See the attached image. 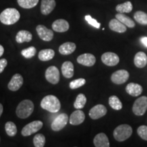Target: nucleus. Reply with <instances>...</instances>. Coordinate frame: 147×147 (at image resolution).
Segmentation results:
<instances>
[{
  "mask_svg": "<svg viewBox=\"0 0 147 147\" xmlns=\"http://www.w3.org/2000/svg\"><path fill=\"white\" fill-rule=\"evenodd\" d=\"M20 17L21 14L16 8H8L0 14V21L5 25H13L18 21Z\"/></svg>",
  "mask_w": 147,
  "mask_h": 147,
  "instance_id": "f257e3e1",
  "label": "nucleus"
},
{
  "mask_svg": "<svg viewBox=\"0 0 147 147\" xmlns=\"http://www.w3.org/2000/svg\"><path fill=\"white\" fill-rule=\"evenodd\" d=\"M42 108L52 113H56L61 109L60 101L56 96L53 95L44 97L40 103Z\"/></svg>",
  "mask_w": 147,
  "mask_h": 147,
  "instance_id": "f03ea898",
  "label": "nucleus"
},
{
  "mask_svg": "<svg viewBox=\"0 0 147 147\" xmlns=\"http://www.w3.org/2000/svg\"><path fill=\"white\" fill-rule=\"evenodd\" d=\"M34 104L29 100H23L18 104L16 109V114L20 119H27L33 113Z\"/></svg>",
  "mask_w": 147,
  "mask_h": 147,
  "instance_id": "7ed1b4c3",
  "label": "nucleus"
},
{
  "mask_svg": "<svg viewBox=\"0 0 147 147\" xmlns=\"http://www.w3.org/2000/svg\"><path fill=\"white\" fill-rule=\"evenodd\" d=\"M132 132L133 130L131 126L127 124H123L115 128L113 132V136L116 140L123 142L131 136Z\"/></svg>",
  "mask_w": 147,
  "mask_h": 147,
  "instance_id": "20e7f679",
  "label": "nucleus"
},
{
  "mask_svg": "<svg viewBox=\"0 0 147 147\" xmlns=\"http://www.w3.org/2000/svg\"><path fill=\"white\" fill-rule=\"evenodd\" d=\"M147 110V97L142 96L138 98L134 102L132 110L137 116H142Z\"/></svg>",
  "mask_w": 147,
  "mask_h": 147,
  "instance_id": "39448f33",
  "label": "nucleus"
},
{
  "mask_svg": "<svg viewBox=\"0 0 147 147\" xmlns=\"http://www.w3.org/2000/svg\"><path fill=\"white\" fill-rule=\"evenodd\" d=\"M43 123L41 121H32L24 127L21 131V134L25 137L29 136L41 129Z\"/></svg>",
  "mask_w": 147,
  "mask_h": 147,
  "instance_id": "423d86ee",
  "label": "nucleus"
},
{
  "mask_svg": "<svg viewBox=\"0 0 147 147\" xmlns=\"http://www.w3.org/2000/svg\"><path fill=\"white\" fill-rule=\"evenodd\" d=\"M68 116L65 113H61L53 120L51 123V128L53 131H59L63 129L68 122Z\"/></svg>",
  "mask_w": 147,
  "mask_h": 147,
  "instance_id": "0eeeda50",
  "label": "nucleus"
},
{
  "mask_svg": "<svg viewBox=\"0 0 147 147\" xmlns=\"http://www.w3.org/2000/svg\"><path fill=\"white\" fill-rule=\"evenodd\" d=\"M45 77L48 82L53 84H57L60 80L59 71L56 66H50L46 70Z\"/></svg>",
  "mask_w": 147,
  "mask_h": 147,
  "instance_id": "6e6552de",
  "label": "nucleus"
},
{
  "mask_svg": "<svg viewBox=\"0 0 147 147\" xmlns=\"http://www.w3.org/2000/svg\"><path fill=\"white\" fill-rule=\"evenodd\" d=\"M129 74L125 69L116 71L111 76V80L116 84H121L125 82L129 79Z\"/></svg>",
  "mask_w": 147,
  "mask_h": 147,
  "instance_id": "1a4fd4ad",
  "label": "nucleus"
},
{
  "mask_svg": "<svg viewBox=\"0 0 147 147\" xmlns=\"http://www.w3.org/2000/svg\"><path fill=\"white\" fill-rule=\"evenodd\" d=\"M36 32L40 38L44 41L50 42L54 37L53 32L51 29H48L45 25H39L36 27Z\"/></svg>",
  "mask_w": 147,
  "mask_h": 147,
  "instance_id": "9d476101",
  "label": "nucleus"
},
{
  "mask_svg": "<svg viewBox=\"0 0 147 147\" xmlns=\"http://www.w3.org/2000/svg\"><path fill=\"white\" fill-rule=\"evenodd\" d=\"M102 61L108 66H115L119 63V56L115 53L107 52L102 55Z\"/></svg>",
  "mask_w": 147,
  "mask_h": 147,
  "instance_id": "9b49d317",
  "label": "nucleus"
},
{
  "mask_svg": "<svg viewBox=\"0 0 147 147\" xmlns=\"http://www.w3.org/2000/svg\"><path fill=\"white\" fill-rule=\"evenodd\" d=\"M106 113H107V109L105 106L102 104H97L90 110L89 115L92 119L95 120L105 116Z\"/></svg>",
  "mask_w": 147,
  "mask_h": 147,
  "instance_id": "f8f14e48",
  "label": "nucleus"
},
{
  "mask_svg": "<svg viewBox=\"0 0 147 147\" xmlns=\"http://www.w3.org/2000/svg\"><path fill=\"white\" fill-rule=\"evenodd\" d=\"M23 84V78L19 74H15L11 78L8 84L9 90L12 91H16L22 87Z\"/></svg>",
  "mask_w": 147,
  "mask_h": 147,
  "instance_id": "ddd939ff",
  "label": "nucleus"
},
{
  "mask_svg": "<svg viewBox=\"0 0 147 147\" xmlns=\"http://www.w3.org/2000/svg\"><path fill=\"white\" fill-rule=\"evenodd\" d=\"M77 62L82 65L91 67L96 62V59L93 55L90 54V53H84L80 55L77 58Z\"/></svg>",
  "mask_w": 147,
  "mask_h": 147,
  "instance_id": "4468645a",
  "label": "nucleus"
},
{
  "mask_svg": "<svg viewBox=\"0 0 147 147\" xmlns=\"http://www.w3.org/2000/svg\"><path fill=\"white\" fill-rule=\"evenodd\" d=\"M85 119L84 113L80 109H77L71 113L69 117V123L72 125H78L82 123Z\"/></svg>",
  "mask_w": 147,
  "mask_h": 147,
  "instance_id": "2eb2a0df",
  "label": "nucleus"
},
{
  "mask_svg": "<svg viewBox=\"0 0 147 147\" xmlns=\"http://www.w3.org/2000/svg\"><path fill=\"white\" fill-rule=\"evenodd\" d=\"M53 30L55 32L63 33L69 30V25L67 21L64 19H57L52 24Z\"/></svg>",
  "mask_w": 147,
  "mask_h": 147,
  "instance_id": "dca6fc26",
  "label": "nucleus"
},
{
  "mask_svg": "<svg viewBox=\"0 0 147 147\" xmlns=\"http://www.w3.org/2000/svg\"><path fill=\"white\" fill-rule=\"evenodd\" d=\"M56 5L55 0H42L40 10L42 14L48 15L53 12Z\"/></svg>",
  "mask_w": 147,
  "mask_h": 147,
  "instance_id": "f3484780",
  "label": "nucleus"
},
{
  "mask_svg": "<svg viewBox=\"0 0 147 147\" xmlns=\"http://www.w3.org/2000/svg\"><path fill=\"white\" fill-rule=\"evenodd\" d=\"M93 143L96 147H109L110 142L107 136L104 133L97 134L93 139Z\"/></svg>",
  "mask_w": 147,
  "mask_h": 147,
  "instance_id": "a211bd4d",
  "label": "nucleus"
},
{
  "mask_svg": "<svg viewBox=\"0 0 147 147\" xmlns=\"http://www.w3.org/2000/svg\"><path fill=\"white\" fill-rule=\"evenodd\" d=\"M125 91L129 95L134 97H137L142 93V87L140 84L131 82L127 85Z\"/></svg>",
  "mask_w": 147,
  "mask_h": 147,
  "instance_id": "6ab92c4d",
  "label": "nucleus"
},
{
  "mask_svg": "<svg viewBox=\"0 0 147 147\" xmlns=\"http://www.w3.org/2000/svg\"><path fill=\"white\" fill-rule=\"evenodd\" d=\"M109 27L111 30L118 33H124L127 31L125 25L117 18H113L110 21Z\"/></svg>",
  "mask_w": 147,
  "mask_h": 147,
  "instance_id": "aec40b11",
  "label": "nucleus"
},
{
  "mask_svg": "<svg viewBox=\"0 0 147 147\" xmlns=\"http://www.w3.org/2000/svg\"><path fill=\"white\" fill-rule=\"evenodd\" d=\"M76 46L73 42H65L61 45L59 47V51L61 55H69L74 53L76 50Z\"/></svg>",
  "mask_w": 147,
  "mask_h": 147,
  "instance_id": "412c9836",
  "label": "nucleus"
},
{
  "mask_svg": "<svg viewBox=\"0 0 147 147\" xmlns=\"http://www.w3.org/2000/svg\"><path fill=\"white\" fill-rule=\"evenodd\" d=\"M134 64L138 68H142L147 64V56L144 52H138L134 57Z\"/></svg>",
  "mask_w": 147,
  "mask_h": 147,
  "instance_id": "4be33fe9",
  "label": "nucleus"
},
{
  "mask_svg": "<svg viewBox=\"0 0 147 147\" xmlns=\"http://www.w3.org/2000/svg\"><path fill=\"white\" fill-rule=\"evenodd\" d=\"M61 71L63 76L66 78H70L74 76V65L71 61H65L62 64Z\"/></svg>",
  "mask_w": 147,
  "mask_h": 147,
  "instance_id": "5701e85b",
  "label": "nucleus"
},
{
  "mask_svg": "<svg viewBox=\"0 0 147 147\" xmlns=\"http://www.w3.org/2000/svg\"><path fill=\"white\" fill-rule=\"evenodd\" d=\"M32 34L27 30H21L17 33L16 36V41L18 43L29 42L32 41Z\"/></svg>",
  "mask_w": 147,
  "mask_h": 147,
  "instance_id": "b1692460",
  "label": "nucleus"
},
{
  "mask_svg": "<svg viewBox=\"0 0 147 147\" xmlns=\"http://www.w3.org/2000/svg\"><path fill=\"white\" fill-rule=\"evenodd\" d=\"M55 54V51L52 49H43L40 51L38 58L42 61H48L54 57Z\"/></svg>",
  "mask_w": 147,
  "mask_h": 147,
  "instance_id": "393cba45",
  "label": "nucleus"
},
{
  "mask_svg": "<svg viewBox=\"0 0 147 147\" xmlns=\"http://www.w3.org/2000/svg\"><path fill=\"white\" fill-rule=\"evenodd\" d=\"M115 16L116 18H117L121 23H123L125 26L129 27V28H133V27H135V23H134L133 20L123 13L117 14Z\"/></svg>",
  "mask_w": 147,
  "mask_h": 147,
  "instance_id": "a878e982",
  "label": "nucleus"
},
{
  "mask_svg": "<svg viewBox=\"0 0 147 147\" xmlns=\"http://www.w3.org/2000/svg\"><path fill=\"white\" fill-rule=\"evenodd\" d=\"M133 9V5L131 1H126L123 3L119 4L116 7V10L119 13H129Z\"/></svg>",
  "mask_w": 147,
  "mask_h": 147,
  "instance_id": "bb28decb",
  "label": "nucleus"
},
{
  "mask_svg": "<svg viewBox=\"0 0 147 147\" xmlns=\"http://www.w3.org/2000/svg\"><path fill=\"white\" fill-rule=\"evenodd\" d=\"M108 103H109L110 107L115 110H120L123 108L122 103L119 99V97L116 95L110 96L109 97V100H108Z\"/></svg>",
  "mask_w": 147,
  "mask_h": 147,
  "instance_id": "cd10ccee",
  "label": "nucleus"
},
{
  "mask_svg": "<svg viewBox=\"0 0 147 147\" xmlns=\"http://www.w3.org/2000/svg\"><path fill=\"white\" fill-rule=\"evenodd\" d=\"M18 4L23 8L30 9L36 6L39 0H17Z\"/></svg>",
  "mask_w": 147,
  "mask_h": 147,
  "instance_id": "c85d7f7f",
  "label": "nucleus"
},
{
  "mask_svg": "<svg viewBox=\"0 0 147 147\" xmlns=\"http://www.w3.org/2000/svg\"><path fill=\"white\" fill-rule=\"evenodd\" d=\"M5 130L6 132L7 135L10 137H13L16 136L17 133V128H16V125L12 121H8L5 125Z\"/></svg>",
  "mask_w": 147,
  "mask_h": 147,
  "instance_id": "c756f323",
  "label": "nucleus"
},
{
  "mask_svg": "<svg viewBox=\"0 0 147 147\" xmlns=\"http://www.w3.org/2000/svg\"><path fill=\"white\" fill-rule=\"evenodd\" d=\"M86 103H87V97L82 93H80L78 95L76 101L74 103V106L76 109H81V108H84Z\"/></svg>",
  "mask_w": 147,
  "mask_h": 147,
  "instance_id": "7c9ffc66",
  "label": "nucleus"
},
{
  "mask_svg": "<svg viewBox=\"0 0 147 147\" xmlns=\"http://www.w3.org/2000/svg\"><path fill=\"white\" fill-rule=\"evenodd\" d=\"M134 19L141 25H147V14L142 11H137L134 14Z\"/></svg>",
  "mask_w": 147,
  "mask_h": 147,
  "instance_id": "2f4dec72",
  "label": "nucleus"
},
{
  "mask_svg": "<svg viewBox=\"0 0 147 147\" xmlns=\"http://www.w3.org/2000/svg\"><path fill=\"white\" fill-rule=\"evenodd\" d=\"M34 144L36 147H43L45 146L46 142L45 136L42 134H36L34 138Z\"/></svg>",
  "mask_w": 147,
  "mask_h": 147,
  "instance_id": "473e14b6",
  "label": "nucleus"
},
{
  "mask_svg": "<svg viewBox=\"0 0 147 147\" xmlns=\"http://www.w3.org/2000/svg\"><path fill=\"white\" fill-rule=\"evenodd\" d=\"M36 53V49L34 47H30L21 51V55L27 59L32 58Z\"/></svg>",
  "mask_w": 147,
  "mask_h": 147,
  "instance_id": "72a5a7b5",
  "label": "nucleus"
},
{
  "mask_svg": "<svg viewBox=\"0 0 147 147\" xmlns=\"http://www.w3.org/2000/svg\"><path fill=\"white\" fill-rule=\"evenodd\" d=\"M86 80L84 78H78L69 82V88L71 89H76L85 84Z\"/></svg>",
  "mask_w": 147,
  "mask_h": 147,
  "instance_id": "f704fd0d",
  "label": "nucleus"
},
{
  "mask_svg": "<svg viewBox=\"0 0 147 147\" xmlns=\"http://www.w3.org/2000/svg\"><path fill=\"white\" fill-rule=\"evenodd\" d=\"M138 134L141 138L147 141V126L141 125L138 128Z\"/></svg>",
  "mask_w": 147,
  "mask_h": 147,
  "instance_id": "c9c22d12",
  "label": "nucleus"
},
{
  "mask_svg": "<svg viewBox=\"0 0 147 147\" xmlns=\"http://www.w3.org/2000/svg\"><path fill=\"white\" fill-rule=\"evenodd\" d=\"M84 18H85L86 21H87L89 25H91V26L94 27L95 28L99 29L100 27V23H98V22H97L95 19H94V18H92L90 15L85 16Z\"/></svg>",
  "mask_w": 147,
  "mask_h": 147,
  "instance_id": "e433bc0d",
  "label": "nucleus"
},
{
  "mask_svg": "<svg viewBox=\"0 0 147 147\" xmlns=\"http://www.w3.org/2000/svg\"><path fill=\"white\" fill-rule=\"evenodd\" d=\"M7 65H8V61L5 59H0V74L3 72Z\"/></svg>",
  "mask_w": 147,
  "mask_h": 147,
  "instance_id": "4c0bfd02",
  "label": "nucleus"
},
{
  "mask_svg": "<svg viewBox=\"0 0 147 147\" xmlns=\"http://www.w3.org/2000/svg\"><path fill=\"white\" fill-rule=\"evenodd\" d=\"M141 43L142 44L144 47H147V37H142L140 39Z\"/></svg>",
  "mask_w": 147,
  "mask_h": 147,
  "instance_id": "58836bf2",
  "label": "nucleus"
},
{
  "mask_svg": "<svg viewBox=\"0 0 147 147\" xmlns=\"http://www.w3.org/2000/svg\"><path fill=\"white\" fill-rule=\"evenodd\" d=\"M3 53H4V49H3V47L0 45V57H1L3 54Z\"/></svg>",
  "mask_w": 147,
  "mask_h": 147,
  "instance_id": "ea45409f",
  "label": "nucleus"
},
{
  "mask_svg": "<svg viewBox=\"0 0 147 147\" xmlns=\"http://www.w3.org/2000/svg\"><path fill=\"white\" fill-rule=\"evenodd\" d=\"M3 111V105L1 104H0V117H1V115H2Z\"/></svg>",
  "mask_w": 147,
  "mask_h": 147,
  "instance_id": "a19ab883",
  "label": "nucleus"
}]
</instances>
